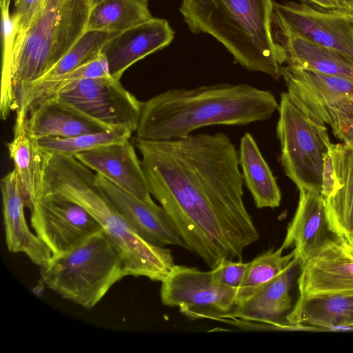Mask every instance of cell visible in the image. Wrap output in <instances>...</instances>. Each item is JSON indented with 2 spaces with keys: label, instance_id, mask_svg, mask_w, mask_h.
I'll use <instances>...</instances> for the list:
<instances>
[{
  "label": "cell",
  "instance_id": "34",
  "mask_svg": "<svg viewBox=\"0 0 353 353\" xmlns=\"http://www.w3.org/2000/svg\"><path fill=\"white\" fill-rule=\"evenodd\" d=\"M12 13L16 28L22 25L34 10L39 0H13Z\"/></svg>",
  "mask_w": 353,
  "mask_h": 353
},
{
  "label": "cell",
  "instance_id": "37",
  "mask_svg": "<svg viewBox=\"0 0 353 353\" xmlns=\"http://www.w3.org/2000/svg\"><path fill=\"white\" fill-rule=\"evenodd\" d=\"M135 1H139L141 3H146V4H148V0H135Z\"/></svg>",
  "mask_w": 353,
  "mask_h": 353
},
{
  "label": "cell",
  "instance_id": "12",
  "mask_svg": "<svg viewBox=\"0 0 353 353\" xmlns=\"http://www.w3.org/2000/svg\"><path fill=\"white\" fill-rule=\"evenodd\" d=\"M323 178L321 194L330 230L353 243V147L332 143Z\"/></svg>",
  "mask_w": 353,
  "mask_h": 353
},
{
  "label": "cell",
  "instance_id": "20",
  "mask_svg": "<svg viewBox=\"0 0 353 353\" xmlns=\"http://www.w3.org/2000/svg\"><path fill=\"white\" fill-rule=\"evenodd\" d=\"M2 211L8 250L23 253L35 265H46L52 257L47 245L32 232L25 216L26 199L15 170L1 180Z\"/></svg>",
  "mask_w": 353,
  "mask_h": 353
},
{
  "label": "cell",
  "instance_id": "9",
  "mask_svg": "<svg viewBox=\"0 0 353 353\" xmlns=\"http://www.w3.org/2000/svg\"><path fill=\"white\" fill-rule=\"evenodd\" d=\"M52 97L74 105L108 129L123 128L132 132L137 130L142 101L112 77L71 81Z\"/></svg>",
  "mask_w": 353,
  "mask_h": 353
},
{
  "label": "cell",
  "instance_id": "24",
  "mask_svg": "<svg viewBox=\"0 0 353 353\" xmlns=\"http://www.w3.org/2000/svg\"><path fill=\"white\" fill-rule=\"evenodd\" d=\"M285 319L289 324L305 325L311 330H353V294L299 296Z\"/></svg>",
  "mask_w": 353,
  "mask_h": 353
},
{
  "label": "cell",
  "instance_id": "2",
  "mask_svg": "<svg viewBox=\"0 0 353 353\" xmlns=\"http://www.w3.org/2000/svg\"><path fill=\"white\" fill-rule=\"evenodd\" d=\"M279 106L272 92L246 83L172 88L142 101L135 138L170 140L205 126L264 121Z\"/></svg>",
  "mask_w": 353,
  "mask_h": 353
},
{
  "label": "cell",
  "instance_id": "16",
  "mask_svg": "<svg viewBox=\"0 0 353 353\" xmlns=\"http://www.w3.org/2000/svg\"><path fill=\"white\" fill-rule=\"evenodd\" d=\"M74 157L125 192L143 201H154L141 159L130 140L104 145Z\"/></svg>",
  "mask_w": 353,
  "mask_h": 353
},
{
  "label": "cell",
  "instance_id": "13",
  "mask_svg": "<svg viewBox=\"0 0 353 353\" xmlns=\"http://www.w3.org/2000/svg\"><path fill=\"white\" fill-rule=\"evenodd\" d=\"M299 296L353 294V243L333 235L301 265Z\"/></svg>",
  "mask_w": 353,
  "mask_h": 353
},
{
  "label": "cell",
  "instance_id": "32",
  "mask_svg": "<svg viewBox=\"0 0 353 353\" xmlns=\"http://www.w3.org/2000/svg\"><path fill=\"white\" fill-rule=\"evenodd\" d=\"M250 262L243 263L241 260L231 259L221 261L211 270L214 278L221 285L239 289L242 284Z\"/></svg>",
  "mask_w": 353,
  "mask_h": 353
},
{
  "label": "cell",
  "instance_id": "26",
  "mask_svg": "<svg viewBox=\"0 0 353 353\" xmlns=\"http://www.w3.org/2000/svg\"><path fill=\"white\" fill-rule=\"evenodd\" d=\"M239 163L244 184L251 193L256 207H279L281 193L276 179L249 132H245L241 139Z\"/></svg>",
  "mask_w": 353,
  "mask_h": 353
},
{
  "label": "cell",
  "instance_id": "30",
  "mask_svg": "<svg viewBox=\"0 0 353 353\" xmlns=\"http://www.w3.org/2000/svg\"><path fill=\"white\" fill-rule=\"evenodd\" d=\"M327 124L343 143L353 147V98L342 100L331 110Z\"/></svg>",
  "mask_w": 353,
  "mask_h": 353
},
{
  "label": "cell",
  "instance_id": "21",
  "mask_svg": "<svg viewBox=\"0 0 353 353\" xmlns=\"http://www.w3.org/2000/svg\"><path fill=\"white\" fill-rule=\"evenodd\" d=\"M299 203L288 225L281 247H294L301 264L314 255L332 237L324 199L319 192L299 190Z\"/></svg>",
  "mask_w": 353,
  "mask_h": 353
},
{
  "label": "cell",
  "instance_id": "27",
  "mask_svg": "<svg viewBox=\"0 0 353 353\" xmlns=\"http://www.w3.org/2000/svg\"><path fill=\"white\" fill-rule=\"evenodd\" d=\"M152 17L146 3L135 0H99L90 10L85 31L118 33Z\"/></svg>",
  "mask_w": 353,
  "mask_h": 353
},
{
  "label": "cell",
  "instance_id": "35",
  "mask_svg": "<svg viewBox=\"0 0 353 353\" xmlns=\"http://www.w3.org/2000/svg\"><path fill=\"white\" fill-rule=\"evenodd\" d=\"M325 9H338L336 0H302Z\"/></svg>",
  "mask_w": 353,
  "mask_h": 353
},
{
  "label": "cell",
  "instance_id": "23",
  "mask_svg": "<svg viewBox=\"0 0 353 353\" xmlns=\"http://www.w3.org/2000/svg\"><path fill=\"white\" fill-rule=\"evenodd\" d=\"M26 125L37 138H64L111 130L56 97L34 107L27 115Z\"/></svg>",
  "mask_w": 353,
  "mask_h": 353
},
{
  "label": "cell",
  "instance_id": "6",
  "mask_svg": "<svg viewBox=\"0 0 353 353\" xmlns=\"http://www.w3.org/2000/svg\"><path fill=\"white\" fill-rule=\"evenodd\" d=\"M123 261L103 230L72 250L53 256L41 268L43 283L63 298L94 307L126 276Z\"/></svg>",
  "mask_w": 353,
  "mask_h": 353
},
{
  "label": "cell",
  "instance_id": "7",
  "mask_svg": "<svg viewBox=\"0 0 353 353\" xmlns=\"http://www.w3.org/2000/svg\"><path fill=\"white\" fill-rule=\"evenodd\" d=\"M276 134L280 161L298 190L321 193L324 164L331 150L325 123L292 99L281 94Z\"/></svg>",
  "mask_w": 353,
  "mask_h": 353
},
{
  "label": "cell",
  "instance_id": "38",
  "mask_svg": "<svg viewBox=\"0 0 353 353\" xmlns=\"http://www.w3.org/2000/svg\"><path fill=\"white\" fill-rule=\"evenodd\" d=\"M98 1H99V0H93V4H94V3H96V2H97Z\"/></svg>",
  "mask_w": 353,
  "mask_h": 353
},
{
  "label": "cell",
  "instance_id": "28",
  "mask_svg": "<svg viewBox=\"0 0 353 353\" xmlns=\"http://www.w3.org/2000/svg\"><path fill=\"white\" fill-rule=\"evenodd\" d=\"M132 132L126 129H111L70 137H41L38 139L42 152L68 156L110 143L130 140Z\"/></svg>",
  "mask_w": 353,
  "mask_h": 353
},
{
  "label": "cell",
  "instance_id": "3",
  "mask_svg": "<svg viewBox=\"0 0 353 353\" xmlns=\"http://www.w3.org/2000/svg\"><path fill=\"white\" fill-rule=\"evenodd\" d=\"M43 195L59 194L86 209L117 250L127 276L161 282L169 274L176 265L171 250L137 232L99 186L92 170L74 156L43 152Z\"/></svg>",
  "mask_w": 353,
  "mask_h": 353
},
{
  "label": "cell",
  "instance_id": "31",
  "mask_svg": "<svg viewBox=\"0 0 353 353\" xmlns=\"http://www.w3.org/2000/svg\"><path fill=\"white\" fill-rule=\"evenodd\" d=\"M109 77H111V75L109 71L108 61L105 57L100 53L65 75L61 81L54 93L62 85L71 81Z\"/></svg>",
  "mask_w": 353,
  "mask_h": 353
},
{
  "label": "cell",
  "instance_id": "29",
  "mask_svg": "<svg viewBox=\"0 0 353 353\" xmlns=\"http://www.w3.org/2000/svg\"><path fill=\"white\" fill-rule=\"evenodd\" d=\"M283 250L281 246L276 250L270 249L250 262L237 291L236 305L275 277L295 256L294 250L286 255H283Z\"/></svg>",
  "mask_w": 353,
  "mask_h": 353
},
{
  "label": "cell",
  "instance_id": "14",
  "mask_svg": "<svg viewBox=\"0 0 353 353\" xmlns=\"http://www.w3.org/2000/svg\"><path fill=\"white\" fill-rule=\"evenodd\" d=\"M281 76L287 92L325 123L331 110L342 100L353 98V79L292 65L282 66Z\"/></svg>",
  "mask_w": 353,
  "mask_h": 353
},
{
  "label": "cell",
  "instance_id": "18",
  "mask_svg": "<svg viewBox=\"0 0 353 353\" xmlns=\"http://www.w3.org/2000/svg\"><path fill=\"white\" fill-rule=\"evenodd\" d=\"M174 31L164 19H150L117 33L103 47L111 77L120 80L134 63L170 44Z\"/></svg>",
  "mask_w": 353,
  "mask_h": 353
},
{
  "label": "cell",
  "instance_id": "22",
  "mask_svg": "<svg viewBox=\"0 0 353 353\" xmlns=\"http://www.w3.org/2000/svg\"><path fill=\"white\" fill-rule=\"evenodd\" d=\"M272 33L281 48L284 64L353 79V62L338 52L315 43L273 19Z\"/></svg>",
  "mask_w": 353,
  "mask_h": 353
},
{
  "label": "cell",
  "instance_id": "1",
  "mask_svg": "<svg viewBox=\"0 0 353 353\" xmlns=\"http://www.w3.org/2000/svg\"><path fill=\"white\" fill-rule=\"evenodd\" d=\"M152 196L186 249L211 268L242 258L260 234L243 201L239 153L223 132L181 139L134 138Z\"/></svg>",
  "mask_w": 353,
  "mask_h": 353
},
{
  "label": "cell",
  "instance_id": "33",
  "mask_svg": "<svg viewBox=\"0 0 353 353\" xmlns=\"http://www.w3.org/2000/svg\"><path fill=\"white\" fill-rule=\"evenodd\" d=\"M12 0H0L1 12L2 66L5 69L10 61L16 34V26L10 12Z\"/></svg>",
  "mask_w": 353,
  "mask_h": 353
},
{
  "label": "cell",
  "instance_id": "11",
  "mask_svg": "<svg viewBox=\"0 0 353 353\" xmlns=\"http://www.w3.org/2000/svg\"><path fill=\"white\" fill-rule=\"evenodd\" d=\"M273 19L286 29L341 54L353 62L352 14L306 2L274 1Z\"/></svg>",
  "mask_w": 353,
  "mask_h": 353
},
{
  "label": "cell",
  "instance_id": "4",
  "mask_svg": "<svg viewBox=\"0 0 353 353\" xmlns=\"http://www.w3.org/2000/svg\"><path fill=\"white\" fill-rule=\"evenodd\" d=\"M93 0H39L28 19L16 28L12 54L1 70L0 116L17 110L23 85L46 74L83 34Z\"/></svg>",
  "mask_w": 353,
  "mask_h": 353
},
{
  "label": "cell",
  "instance_id": "39",
  "mask_svg": "<svg viewBox=\"0 0 353 353\" xmlns=\"http://www.w3.org/2000/svg\"><path fill=\"white\" fill-rule=\"evenodd\" d=\"M352 20H353V14H352Z\"/></svg>",
  "mask_w": 353,
  "mask_h": 353
},
{
  "label": "cell",
  "instance_id": "10",
  "mask_svg": "<svg viewBox=\"0 0 353 353\" xmlns=\"http://www.w3.org/2000/svg\"><path fill=\"white\" fill-rule=\"evenodd\" d=\"M30 225L52 256L62 254L103 230L83 207L59 194H44L31 208Z\"/></svg>",
  "mask_w": 353,
  "mask_h": 353
},
{
  "label": "cell",
  "instance_id": "15",
  "mask_svg": "<svg viewBox=\"0 0 353 353\" xmlns=\"http://www.w3.org/2000/svg\"><path fill=\"white\" fill-rule=\"evenodd\" d=\"M301 265L294 256L275 277L239 303L228 319L263 323L273 330H294L285 317L293 307L290 292Z\"/></svg>",
  "mask_w": 353,
  "mask_h": 353
},
{
  "label": "cell",
  "instance_id": "25",
  "mask_svg": "<svg viewBox=\"0 0 353 353\" xmlns=\"http://www.w3.org/2000/svg\"><path fill=\"white\" fill-rule=\"evenodd\" d=\"M29 209L43 195V157L38 139L28 129L26 118H16L13 138L7 143Z\"/></svg>",
  "mask_w": 353,
  "mask_h": 353
},
{
  "label": "cell",
  "instance_id": "8",
  "mask_svg": "<svg viewBox=\"0 0 353 353\" xmlns=\"http://www.w3.org/2000/svg\"><path fill=\"white\" fill-rule=\"evenodd\" d=\"M237 291L220 284L211 270L175 265L161 281L160 298L189 319L223 321L236 305Z\"/></svg>",
  "mask_w": 353,
  "mask_h": 353
},
{
  "label": "cell",
  "instance_id": "36",
  "mask_svg": "<svg viewBox=\"0 0 353 353\" xmlns=\"http://www.w3.org/2000/svg\"><path fill=\"white\" fill-rule=\"evenodd\" d=\"M338 9L353 14V0H336Z\"/></svg>",
  "mask_w": 353,
  "mask_h": 353
},
{
  "label": "cell",
  "instance_id": "5",
  "mask_svg": "<svg viewBox=\"0 0 353 353\" xmlns=\"http://www.w3.org/2000/svg\"><path fill=\"white\" fill-rule=\"evenodd\" d=\"M273 0H183L179 11L194 34L211 35L250 71L279 80L284 59L272 33Z\"/></svg>",
  "mask_w": 353,
  "mask_h": 353
},
{
  "label": "cell",
  "instance_id": "17",
  "mask_svg": "<svg viewBox=\"0 0 353 353\" xmlns=\"http://www.w3.org/2000/svg\"><path fill=\"white\" fill-rule=\"evenodd\" d=\"M96 181L117 210L144 240L157 246L173 245L186 249L161 205L154 201H143L125 192L97 174Z\"/></svg>",
  "mask_w": 353,
  "mask_h": 353
},
{
  "label": "cell",
  "instance_id": "19",
  "mask_svg": "<svg viewBox=\"0 0 353 353\" xmlns=\"http://www.w3.org/2000/svg\"><path fill=\"white\" fill-rule=\"evenodd\" d=\"M117 33L86 30L66 54L46 74L21 88L17 95V118L27 117L37 105L50 97L63 77L101 53L104 45Z\"/></svg>",
  "mask_w": 353,
  "mask_h": 353
}]
</instances>
